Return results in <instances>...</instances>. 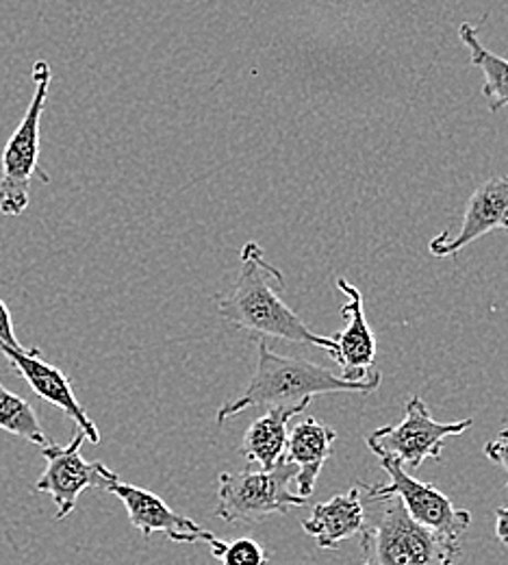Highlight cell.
<instances>
[{"label": "cell", "instance_id": "18", "mask_svg": "<svg viewBox=\"0 0 508 565\" xmlns=\"http://www.w3.org/2000/svg\"><path fill=\"white\" fill-rule=\"evenodd\" d=\"M219 562L224 565H268V553L266 548L250 540V537H239L230 544H226V548L221 551L218 557Z\"/></svg>", "mask_w": 508, "mask_h": 565}, {"label": "cell", "instance_id": "6", "mask_svg": "<svg viewBox=\"0 0 508 565\" xmlns=\"http://www.w3.org/2000/svg\"><path fill=\"white\" fill-rule=\"evenodd\" d=\"M474 426L472 418L456 423H436L426 403L413 396L407 403L404 418L396 426H382L367 435L365 444L378 459H393L409 470H418L426 459H441L443 441L463 435Z\"/></svg>", "mask_w": 508, "mask_h": 565}, {"label": "cell", "instance_id": "15", "mask_svg": "<svg viewBox=\"0 0 508 565\" xmlns=\"http://www.w3.org/2000/svg\"><path fill=\"white\" fill-rule=\"evenodd\" d=\"M311 403H298L290 407H270L266 416L257 418L244 433L239 452L261 470H272L285 461V448L290 437V423L300 416Z\"/></svg>", "mask_w": 508, "mask_h": 565}, {"label": "cell", "instance_id": "20", "mask_svg": "<svg viewBox=\"0 0 508 565\" xmlns=\"http://www.w3.org/2000/svg\"><path fill=\"white\" fill-rule=\"evenodd\" d=\"M0 347H9V349H22V344L15 338V329H13V320H11V311L9 307L0 300Z\"/></svg>", "mask_w": 508, "mask_h": 565}, {"label": "cell", "instance_id": "14", "mask_svg": "<svg viewBox=\"0 0 508 565\" xmlns=\"http://www.w3.org/2000/svg\"><path fill=\"white\" fill-rule=\"evenodd\" d=\"M361 488H350L346 494L333 495L326 502L313 504L311 515L302 522L306 535L324 551H335L344 540L359 535L365 526Z\"/></svg>", "mask_w": 508, "mask_h": 565}, {"label": "cell", "instance_id": "12", "mask_svg": "<svg viewBox=\"0 0 508 565\" xmlns=\"http://www.w3.org/2000/svg\"><path fill=\"white\" fill-rule=\"evenodd\" d=\"M337 287L346 296V305L342 307V313L346 318V329L335 338V353L331 356L342 367L344 379L364 381L371 374V367L376 361V351H378L376 338L365 320L361 291L346 279H339Z\"/></svg>", "mask_w": 508, "mask_h": 565}, {"label": "cell", "instance_id": "7", "mask_svg": "<svg viewBox=\"0 0 508 565\" xmlns=\"http://www.w3.org/2000/svg\"><path fill=\"white\" fill-rule=\"evenodd\" d=\"M85 433L76 428L73 441L68 446H60L55 441L42 448V457L46 459V468L42 477L33 483L35 494H46L57 504L55 520H66L78 502V495L85 490L100 488L105 490L109 481L118 475L111 472L102 461H85L80 455V446L85 444Z\"/></svg>", "mask_w": 508, "mask_h": 565}, {"label": "cell", "instance_id": "4", "mask_svg": "<svg viewBox=\"0 0 508 565\" xmlns=\"http://www.w3.org/2000/svg\"><path fill=\"white\" fill-rule=\"evenodd\" d=\"M31 78L35 83L33 98L26 107L20 127L7 141L2 150V177H0V213L2 215H22L31 203V181L51 183V177L40 168V127L42 116L48 103L53 71L51 64L40 60L35 62Z\"/></svg>", "mask_w": 508, "mask_h": 565}, {"label": "cell", "instance_id": "17", "mask_svg": "<svg viewBox=\"0 0 508 565\" xmlns=\"http://www.w3.org/2000/svg\"><path fill=\"white\" fill-rule=\"evenodd\" d=\"M0 428L42 448L51 444L33 407L22 396L9 392L2 383H0Z\"/></svg>", "mask_w": 508, "mask_h": 565}, {"label": "cell", "instance_id": "16", "mask_svg": "<svg viewBox=\"0 0 508 565\" xmlns=\"http://www.w3.org/2000/svg\"><path fill=\"white\" fill-rule=\"evenodd\" d=\"M461 42L472 53V64L480 68L485 74L483 94L489 98L491 114H498L500 109L508 107V60L498 57L496 53L487 51L478 40V26L463 22L458 29Z\"/></svg>", "mask_w": 508, "mask_h": 565}, {"label": "cell", "instance_id": "3", "mask_svg": "<svg viewBox=\"0 0 508 565\" xmlns=\"http://www.w3.org/2000/svg\"><path fill=\"white\" fill-rule=\"evenodd\" d=\"M380 504L374 522L361 529V565H456L458 540L439 535L418 524L400 498H376Z\"/></svg>", "mask_w": 508, "mask_h": 565}, {"label": "cell", "instance_id": "9", "mask_svg": "<svg viewBox=\"0 0 508 565\" xmlns=\"http://www.w3.org/2000/svg\"><path fill=\"white\" fill-rule=\"evenodd\" d=\"M105 492L120 498V502L125 504V509L129 513L131 524L144 535V540H150L154 533H163L167 540L179 542V544L203 542L209 546V551L216 559L226 548V542L219 540L218 535L203 529L192 518H185V515L172 511L163 498L148 492L144 488L125 483V481H120V477H116L114 481L107 483Z\"/></svg>", "mask_w": 508, "mask_h": 565}, {"label": "cell", "instance_id": "5", "mask_svg": "<svg viewBox=\"0 0 508 565\" xmlns=\"http://www.w3.org/2000/svg\"><path fill=\"white\" fill-rule=\"evenodd\" d=\"M295 472L290 461L259 472H221L218 509L214 515L230 524H257L272 513H288L293 507H304L309 498L291 492Z\"/></svg>", "mask_w": 508, "mask_h": 565}, {"label": "cell", "instance_id": "10", "mask_svg": "<svg viewBox=\"0 0 508 565\" xmlns=\"http://www.w3.org/2000/svg\"><path fill=\"white\" fill-rule=\"evenodd\" d=\"M0 351L7 356L11 370H15L42 401L60 407L76 424V428L85 433V439L89 444H100L98 426L80 407L71 379L57 365H51L48 361H44L37 349L0 347Z\"/></svg>", "mask_w": 508, "mask_h": 565}, {"label": "cell", "instance_id": "13", "mask_svg": "<svg viewBox=\"0 0 508 565\" xmlns=\"http://www.w3.org/2000/svg\"><path fill=\"white\" fill-rule=\"evenodd\" d=\"M337 430L317 418H304L293 424L288 437L285 461L295 466V486L298 494L309 498L315 490L320 472L331 457Z\"/></svg>", "mask_w": 508, "mask_h": 565}, {"label": "cell", "instance_id": "21", "mask_svg": "<svg viewBox=\"0 0 508 565\" xmlns=\"http://www.w3.org/2000/svg\"><path fill=\"white\" fill-rule=\"evenodd\" d=\"M496 535L505 546H508V507L496 509Z\"/></svg>", "mask_w": 508, "mask_h": 565}, {"label": "cell", "instance_id": "8", "mask_svg": "<svg viewBox=\"0 0 508 565\" xmlns=\"http://www.w3.org/2000/svg\"><path fill=\"white\" fill-rule=\"evenodd\" d=\"M382 470L389 475V483L364 486L369 500L396 495L400 498L407 513L422 526L435 531L439 535L458 540L472 524V513L458 509L447 495L439 492L433 483H422L413 479L404 466L393 459H380Z\"/></svg>", "mask_w": 508, "mask_h": 565}, {"label": "cell", "instance_id": "11", "mask_svg": "<svg viewBox=\"0 0 508 565\" xmlns=\"http://www.w3.org/2000/svg\"><path fill=\"white\" fill-rule=\"evenodd\" d=\"M498 228L508 231V174L494 177L483 185H478L465 205L458 233L456 235H450V231L439 233L431 239L429 250L439 259L452 257L461 253L465 246L480 239L483 235Z\"/></svg>", "mask_w": 508, "mask_h": 565}, {"label": "cell", "instance_id": "19", "mask_svg": "<svg viewBox=\"0 0 508 565\" xmlns=\"http://www.w3.org/2000/svg\"><path fill=\"white\" fill-rule=\"evenodd\" d=\"M485 455H487V459H491L494 463L502 466V468L507 470L508 477V428L507 430H500V433H498V437H496V439H491V441L485 446Z\"/></svg>", "mask_w": 508, "mask_h": 565}, {"label": "cell", "instance_id": "1", "mask_svg": "<svg viewBox=\"0 0 508 565\" xmlns=\"http://www.w3.org/2000/svg\"><path fill=\"white\" fill-rule=\"evenodd\" d=\"M239 277L218 298L219 316L239 331H250L293 344L317 347L335 353V338L313 331L293 309L288 307L281 291L285 279L277 266H272L257 242H248L241 248Z\"/></svg>", "mask_w": 508, "mask_h": 565}, {"label": "cell", "instance_id": "2", "mask_svg": "<svg viewBox=\"0 0 508 565\" xmlns=\"http://www.w3.org/2000/svg\"><path fill=\"white\" fill-rule=\"evenodd\" d=\"M382 381L380 372H371L364 381H350L306 359L277 354L266 342H259V361L246 392L226 403L218 412V424L252 407H290L311 403L324 394H369Z\"/></svg>", "mask_w": 508, "mask_h": 565}]
</instances>
